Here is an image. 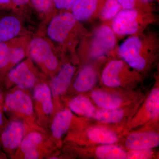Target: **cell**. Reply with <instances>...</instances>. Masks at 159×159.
I'll return each instance as SVG.
<instances>
[{"label": "cell", "mask_w": 159, "mask_h": 159, "mask_svg": "<svg viewBox=\"0 0 159 159\" xmlns=\"http://www.w3.org/2000/svg\"><path fill=\"white\" fill-rule=\"evenodd\" d=\"M57 49L42 30L31 35L27 49V57L49 72L58 67Z\"/></svg>", "instance_id": "1"}, {"label": "cell", "mask_w": 159, "mask_h": 159, "mask_svg": "<svg viewBox=\"0 0 159 159\" xmlns=\"http://www.w3.org/2000/svg\"><path fill=\"white\" fill-rule=\"evenodd\" d=\"M77 21L72 12L56 13L43 27L42 31L56 48L68 42Z\"/></svg>", "instance_id": "2"}, {"label": "cell", "mask_w": 159, "mask_h": 159, "mask_svg": "<svg viewBox=\"0 0 159 159\" xmlns=\"http://www.w3.org/2000/svg\"><path fill=\"white\" fill-rule=\"evenodd\" d=\"M28 20L13 9H0V43L15 38L31 36Z\"/></svg>", "instance_id": "3"}, {"label": "cell", "mask_w": 159, "mask_h": 159, "mask_svg": "<svg viewBox=\"0 0 159 159\" xmlns=\"http://www.w3.org/2000/svg\"><path fill=\"white\" fill-rule=\"evenodd\" d=\"M31 60L29 57L26 60L10 69L7 74L8 80L22 89L33 87L37 78L31 67Z\"/></svg>", "instance_id": "4"}, {"label": "cell", "mask_w": 159, "mask_h": 159, "mask_svg": "<svg viewBox=\"0 0 159 159\" xmlns=\"http://www.w3.org/2000/svg\"><path fill=\"white\" fill-rule=\"evenodd\" d=\"M142 44L139 38H129L121 44L119 54L127 63L134 68L142 70L145 68L146 61L141 55Z\"/></svg>", "instance_id": "5"}, {"label": "cell", "mask_w": 159, "mask_h": 159, "mask_svg": "<svg viewBox=\"0 0 159 159\" xmlns=\"http://www.w3.org/2000/svg\"><path fill=\"white\" fill-rule=\"evenodd\" d=\"M115 44L113 31L107 26L100 27L96 31L91 45V56L97 58L104 56L113 48Z\"/></svg>", "instance_id": "6"}, {"label": "cell", "mask_w": 159, "mask_h": 159, "mask_svg": "<svg viewBox=\"0 0 159 159\" xmlns=\"http://www.w3.org/2000/svg\"><path fill=\"white\" fill-rule=\"evenodd\" d=\"M138 13L133 9H125L120 11L114 20L113 29L119 35L134 34L138 29Z\"/></svg>", "instance_id": "7"}, {"label": "cell", "mask_w": 159, "mask_h": 159, "mask_svg": "<svg viewBox=\"0 0 159 159\" xmlns=\"http://www.w3.org/2000/svg\"><path fill=\"white\" fill-rule=\"evenodd\" d=\"M159 144V135L152 132L131 134L125 142L126 147L132 150L150 149Z\"/></svg>", "instance_id": "8"}, {"label": "cell", "mask_w": 159, "mask_h": 159, "mask_svg": "<svg viewBox=\"0 0 159 159\" xmlns=\"http://www.w3.org/2000/svg\"><path fill=\"white\" fill-rule=\"evenodd\" d=\"M5 103L9 109L29 116L33 113V104L31 98L21 91H15L6 96Z\"/></svg>", "instance_id": "9"}, {"label": "cell", "mask_w": 159, "mask_h": 159, "mask_svg": "<svg viewBox=\"0 0 159 159\" xmlns=\"http://www.w3.org/2000/svg\"><path fill=\"white\" fill-rule=\"evenodd\" d=\"M25 128L21 122H11L2 134L1 141L5 148L14 149L20 145L24 137Z\"/></svg>", "instance_id": "10"}, {"label": "cell", "mask_w": 159, "mask_h": 159, "mask_svg": "<svg viewBox=\"0 0 159 159\" xmlns=\"http://www.w3.org/2000/svg\"><path fill=\"white\" fill-rule=\"evenodd\" d=\"M75 71V68L70 64H65L61 67L57 75L51 82L53 95L58 96L66 91L70 83Z\"/></svg>", "instance_id": "11"}, {"label": "cell", "mask_w": 159, "mask_h": 159, "mask_svg": "<svg viewBox=\"0 0 159 159\" xmlns=\"http://www.w3.org/2000/svg\"><path fill=\"white\" fill-rule=\"evenodd\" d=\"M97 80V74L94 69L90 66H86L77 75L74 87L77 92H87L93 87Z\"/></svg>", "instance_id": "12"}, {"label": "cell", "mask_w": 159, "mask_h": 159, "mask_svg": "<svg viewBox=\"0 0 159 159\" xmlns=\"http://www.w3.org/2000/svg\"><path fill=\"white\" fill-rule=\"evenodd\" d=\"M123 66V62L121 61H111L102 72V78L103 84L110 87L119 86L121 84L119 75Z\"/></svg>", "instance_id": "13"}, {"label": "cell", "mask_w": 159, "mask_h": 159, "mask_svg": "<svg viewBox=\"0 0 159 159\" xmlns=\"http://www.w3.org/2000/svg\"><path fill=\"white\" fill-rule=\"evenodd\" d=\"M97 0H75L72 13L77 21L88 19L97 9Z\"/></svg>", "instance_id": "14"}, {"label": "cell", "mask_w": 159, "mask_h": 159, "mask_svg": "<svg viewBox=\"0 0 159 159\" xmlns=\"http://www.w3.org/2000/svg\"><path fill=\"white\" fill-rule=\"evenodd\" d=\"M73 115L66 109L57 113L54 117L51 127L52 134L57 139L62 137L70 127Z\"/></svg>", "instance_id": "15"}, {"label": "cell", "mask_w": 159, "mask_h": 159, "mask_svg": "<svg viewBox=\"0 0 159 159\" xmlns=\"http://www.w3.org/2000/svg\"><path fill=\"white\" fill-rule=\"evenodd\" d=\"M31 6L43 21V27L56 14L53 0H30Z\"/></svg>", "instance_id": "16"}, {"label": "cell", "mask_w": 159, "mask_h": 159, "mask_svg": "<svg viewBox=\"0 0 159 159\" xmlns=\"http://www.w3.org/2000/svg\"><path fill=\"white\" fill-rule=\"evenodd\" d=\"M92 97L97 105L106 109L118 108L122 101L121 98L118 96L102 91H93Z\"/></svg>", "instance_id": "17"}, {"label": "cell", "mask_w": 159, "mask_h": 159, "mask_svg": "<svg viewBox=\"0 0 159 159\" xmlns=\"http://www.w3.org/2000/svg\"><path fill=\"white\" fill-rule=\"evenodd\" d=\"M88 136L93 142L110 145L118 141L116 135L112 131L102 127H94L88 131Z\"/></svg>", "instance_id": "18"}, {"label": "cell", "mask_w": 159, "mask_h": 159, "mask_svg": "<svg viewBox=\"0 0 159 159\" xmlns=\"http://www.w3.org/2000/svg\"><path fill=\"white\" fill-rule=\"evenodd\" d=\"M34 97L42 104L43 111L47 115H50L53 111L51 90L44 83L39 84L34 89Z\"/></svg>", "instance_id": "19"}, {"label": "cell", "mask_w": 159, "mask_h": 159, "mask_svg": "<svg viewBox=\"0 0 159 159\" xmlns=\"http://www.w3.org/2000/svg\"><path fill=\"white\" fill-rule=\"evenodd\" d=\"M72 111L79 115L91 117L95 114V108L89 99L83 96L75 97L69 103Z\"/></svg>", "instance_id": "20"}, {"label": "cell", "mask_w": 159, "mask_h": 159, "mask_svg": "<svg viewBox=\"0 0 159 159\" xmlns=\"http://www.w3.org/2000/svg\"><path fill=\"white\" fill-rule=\"evenodd\" d=\"M96 154L99 159H123L127 158V154L123 149L115 145H103L97 148Z\"/></svg>", "instance_id": "21"}, {"label": "cell", "mask_w": 159, "mask_h": 159, "mask_svg": "<svg viewBox=\"0 0 159 159\" xmlns=\"http://www.w3.org/2000/svg\"><path fill=\"white\" fill-rule=\"evenodd\" d=\"M95 119L103 122L117 123L121 121L124 116V111L119 109L100 110L94 114Z\"/></svg>", "instance_id": "22"}, {"label": "cell", "mask_w": 159, "mask_h": 159, "mask_svg": "<svg viewBox=\"0 0 159 159\" xmlns=\"http://www.w3.org/2000/svg\"><path fill=\"white\" fill-rule=\"evenodd\" d=\"M13 39L0 43V72L11 66Z\"/></svg>", "instance_id": "23"}, {"label": "cell", "mask_w": 159, "mask_h": 159, "mask_svg": "<svg viewBox=\"0 0 159 159\" xmlns=\"http://www.w3.org/2000/svg\"><path fill=\"white\" fill-rule=\"evenodd\" d=\"M146 112L150 119H156L159 113V90L154 89L151 92L145 104Z\"/></svg>", "instance_id": "24"}, {"label": "cell", "mask_w": 159, "mask_h": 159, "mask_svg": "<svg viewBox=\"0 0 159 159\" xmlns=\"http://www.w3.org/2000/svg\"><path fill=\"white\" fill-rule=\"evenodd\" d=\"M43 140V137L40 134L36 132H32L29 134L22 141L20 148L24 152L36 149V146L39 145Z\"/></svg>", "instance_id": "25"}, {"label": "cell", "mask_w": 159, "mask_h": 159, "mask_svg": "<svg viewBox=\"0 0 159 159\" xmlns=\"http://www.w3.org/2000/svg\"><path fill=\"white\" fill-rule=\"evenodd\" d=\"M121 6L116 0H107L101 12L104 19H110L116 16L120 10Z\"/></svg>", "instance_id": "26"}, {"label": "cell", "mask_w": 159, "mask_h": 159, "mask_svg": "<svg viewBox=\"0 0 159 159\" xmlns=\"http://www.w3.org/2000/svg\"><path fill=\"white\" fill-rule=\"evenodd\" d=\"M15 11L23 15L28 20L27 13L29 7H31L30 0H11Z\"/></svg>", "instance_id": "27"}, {"label": "cell", "mask_w": 159, "mask_h": 159, "mask_svg": "<svg viewBox=\"0 0 159 159\" xmlns=\"http://www.w3.org/2000/svg\"><path fill=\"white\" fill-rule=\"evenodd\" d=\"M150 149L132 150L127 155L128 159H149L151 157L152 152Z\"/></svg>", "instance_id": "28"}, {"label": "cell", "mask_w": 159, "mask_h": 159, "mask_svg": "<svg viewBox=\"0 0 159 159\" xmlns=\"http://www.w3.org/2000/svg\"><path fill=\"white\" fill-rule=\"evenodd\" d=\"M55 9L69 10L72 9L75 0H53Z\"/></svg>", "instance_id": "29"}, {"label": "cell", "mask_w": 159, "mask_h": 159, "mask_svg": "<svg viewBox=\"0 0 159 159\" xmlns=\"http://www.w3.org/2000/svg\"><path fill=\"white\" fill-rule=\"evenodd\" d=\"M124 9H133L135 4V0H116Z\"/></svg>", "instance_id": "30"}, {"label": "cell", "mask_w": 159, "mask_h": 159, "mask_svg": "<svg viewBox=\"0 0 159 159\" xmlns=\"http://www.w3.org/2000/svg\"><path fill=\"white\" fill-rule=\"evenodd\" d=\"M0 9L15 10L11 0H0Z\"/></svg>", "instance_id": "31"}, {"label": "cell", "mask_w": 159, "mask_h": 159, "mask_svg": "<svg viewBox=\"0 0 159 159\" xmlns=\"http://www.w3.org/2000/svg\"><path fill=\"white\" fill-rule=\"evenodd\" d=\"M39 157V154L36 149L29 151L25 152V157L27 159H37Z\"/></svg>", "instance_id": "32"}, {"label": "cell", "mask_w": 159, "mask_h": 159, "mask_svg": "<svg viewBox=\"0 0 159 159\" xmlns=\"http://www.w3.org/2000/svg\"><path fill=\"white\" fill-rule=\"evenodd\" d=\"M3 123V118L2 116V114L0 111V126H2V125Z\"/></svg>", "instance_id": "33"}, {"label": "cell", "mask_w": 159, "mask_h": 159, "mask_svg": "<svg viewBox=\"0 0 159 159\" xmlns=\"http://www.w3.org/2000/svg\"><path fill=\"white\" fill-rule=\"evenodd\" d=\"M141 1H143L144 2H150V1H152V0H141Z\"/></svg>", "instance_id": "34"}, {"label": "cell", "mask_w": 159, "mask_h": 159, "mask_svg": "<svg viewBox=\"0 0 159 159\" xmlns=\"http://www.w3.org/2000/svg\"><path fill=\"white\" fill-rule=\"evenodd\" d=\"M2 94H1V93H0V102L2 101Z\"/></svg>", "instance_id": "35"}]
</instances>
